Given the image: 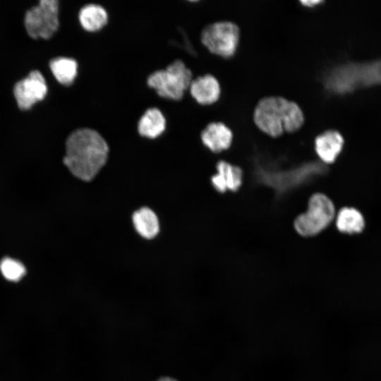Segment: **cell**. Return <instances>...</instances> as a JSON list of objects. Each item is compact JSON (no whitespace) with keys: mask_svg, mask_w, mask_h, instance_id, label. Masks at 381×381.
Masks as SVG:
<instances>
[{"mask_svg":"<svg viewBox=\"0 0 381 381\" xmlns=\"http://www.w3.org/2000/svg\"><path fill=\"white\" fill-rule=\"evenodd\" d=\"M108 154L107 142L97 131L80 128L68 136L63 162L73 175L89 181L104 166Z\"/></svg>","mask_w":381,"mask_h":381,"instance_id":"1","label":"cell"},{"mask_svg":"<svg viewBox=\"0 0 381 381\" xmlns=\"http://www.w3.org/2000/svg\"><path fill=\"white\" fill-rule=\"evenodd\" d=\"M253 119L260 130L274 138L284 131L292 133L299 130L304 123L300 107L293 101L277 96L261 99L255 107Z\"/></svg>","mask_w":381,"mask_h":381,"instance_id":"2","label":"cell"},{"mask_svg":"<svg viewBox=\"0 0 381 381\" xmlns=\"http://www.w3.org/2000/svg\"><path fill=\"white\" fill-rule=\"evenodd\" d=\"M328 85L338 93L381 85V59L338 66L329 76Z\"/></svg>","mask_w":381,"mask_h":381,"instance_id":"3","label":"cell"},{"mask_svg":"<svg viewBox=\"0 0 381 381\" xmlns=\"http://www.w3.org/2000/svg\"><path fill=\"white\" fill-rule=\"evenodd\" d=\"M193 80L191 71L185 63L176 59L165 68L157 70L147 78V86L166 99L181 100Z\"/></svg>","mask_w":381,"mask_h":381,"instance_id":"4","label":"cell"},{"mask_svg":"<svg viewBox=\"0 0 381 381\" xmlns=\"http://www.w3.org/2000/svg\"><path fill=\"white\" fill-rule=\"evenodd\" d=\"M335 207L332 200L322 193H313L307 209L294 221L296 233L303 237H313L325 230L335 219Z\"/></svg>","mask_w":381,"mask_h":381,"instance_id":"5","label":"cell"},{"mask_svg":"<svg viewBox=\"0 0 381 381\" xmlns=\"http://www.w3.org/2000/svg\"><path fill=\"white\" fill-rule=\"evenodd\" d=\"M239 37L238 25L231 21L209 24L200 35V40L208 51L224 58L231 57L235 54Z\"/></svg>","mask_w":381,"mask_h":381,"instance_id":"6","label":"cell"},{"mask_svg":"<svg viewBox=\"0 0 381 381\" xmlns=\"http://www.w3.org/2000/svg\"><path fill=\"white\" fill-rule=\"evenodd\" d=\"M24 22L31 37L50 38L59 26L58 1H40L26 12Z\"/></svg>","mask_w":381,"mask_h":381,"instance_id":"7","label":"cell"},{"mask_svg":"<svg viewBox=\"0 0 381 381\" xmlns=\"http://www.w3.org/2000/svg\"><path fill=\"white\" fill-rule=\"evenodd\" d=\"M47 86L42 74L38 71H32L23 80L18 82L13 88L14 97L18 107L25 110L37 102L44 98Z\"/></svg>","mask_w":381,"mask_h":381,"instance_id":"8","label":"cell"},{"mask_svg":"<svg viewBox=\"0 0 381 381\" xmlns=\"http://www.w3.org/2000/svg\"><path fill=\"white\" fill-rule=\"evenodd\" d=\"M216 169L217 173L211 177V183L217 192H236L241 187L243 174L241 167L221 160Z\"/></svg>","mask_w":381,"mask_h":381,"instance_id":"9","label":"cell"},{"mask_svg":"<svg viewBox=\"0 0 381 381\" xmlns=\"http://www.w3.org/2000/svg\"><path fill=\"white\" fill-rule=\"evenodd\" d=\"M188 90L191 97L201 105L214 104L219 99L221 94L220 84L211 74L193 79Z\"/></svg>","mask_w":381,"mask_h":381,"instance_id":"10","label":"cell"},{"mask_svg":"<svg viewBox=\"0 0 381 381\" xmlns=\"http://www.w3.org/2000/svg\"><path fill=\"white\" fill-rule=\"evenodd\" d=\"M202 144L213 152L229 149L232 143L233 133L222 122L208 123L200 133Z\"/></svg>","mask_w":381,"mask_h":381,"instance_id":"11","label":"cell"},{"mask_svg":"<svg viewBox=\"0 0 381 381\" xmlns=\"http://www.w3.org/2000/svg\"><path fill=\"white\" fill-rule=\"evenodd\" d=\"M344 140L339 132L328 130L318 135L314 141L318 157L325 164L335 162L344 147Z\"/></svg>","mask_w":381,"mask_h":381,"instance_id":"12","label":"cell"},{"mask_svg":"<svg viewBox=\"0 0 381 381\" xmlns=\"http://www.w3.org/2000/svg\"><path fill=\"white\" fill-rule=\"evenodd\" d=\"M166 126L167 121L162 111L157 107H150L140 117L137 130L140 136L155 139L164 132Z\"/></svg>","mask_w":381,"mask_h":381,"instance_id":"13","label":"cell"},{"mask_svg":"<svg viewBox=\"0 0 381 381\" xmlns=\"http://www.w3.org/2000/svg\"><path fill=\"white\" fill-rule=\"evenodd\" d=\"M108 18L107 10L99 4H87L83 6L78 13V20L81 27L89 32L102 30L107 24Z\"/></svg>","mask_w":381,"mask_h":381,"instance_id":"14","label":"cell"},{"mask_svg":"<svg viewBox=\"0 0 381 381\" xmlns=\"http://www.w3.org/2000/svg\"><path fill=\"white\" fill-rule=\"evenodd\" d=\"M335 226L343 234L361 233L365 227V219L357 209L350 207L341 208L335 216Z\"/></svg>","mask_w":381,"mask_h":381,"instance_id":"15","label":"cell"},{"mask_svg":"<svg viewBox=\"0 0 381 381\" xmlns=\"http://www.w3.org/2000/svg\"><path fill=\"white\" fill-rule=\"evenodd\" d=\"M132 220L137 232L145 238H152L159 232L158 218L156 214L148 207H142L135 211L133 214Z\"/></svg>","mask_w":381,"mask_h":381,"instance_id":"16","label":"cell"},{"mask_svg":"<svg viewBox=\"0 0 381 381\" xmlns=\"http://www.w3.org/2000/svg\"><path fill=\"white\" fill-rule=\"evenodd\" d=\"M49 67L56 80L64 85H72L78 74V63L72 58H55L50 61Z\"/></svg>","mask_w":381,"mask_h":381,"instance_id":"17","label":"cell"},{"mask_svg":"<svg viewBox=\"0 0 381 381\" xmlns=\"http://www.w3.org/2000/svg\"><path fill=\"white\" fill-rule=\"evenodd\" d=\"M0 270L2 275L11 282L19 281L25 273V268L22 263L9 258L1 261Z\"/></svg>","mask_w":381,"mask_h":381,"instance_id":"18","label":"cell"},{"mask_svg":"<svg viewBox=\"0 0 381 381\" xmlns=\"http://www.w3.org/2000/svg\"><path fill=\"white\" fill-rule=\"evenodd\" d=\"M301 3L303 5V6H308V7H312V6H314L318 4H320L322 3L321 1H301Z\"/></svg>","mask_w":381,"mask_h":381,"instance_id":"19","label":"cell"},{"mask_svg":"<svg viewBox=\"0 0 381 381\" xmlns=\"http://www.w3.org/2000/svg\"><path fill=\"white\" fill-rule=\"evenodd\" d=\"M157 381H178V380L171 377L165 376V377H162L159 378Z\"/></svg>","mask_w":381,"mask_h":381,"instance_id":"20","label":"cell"}]
</instances>
